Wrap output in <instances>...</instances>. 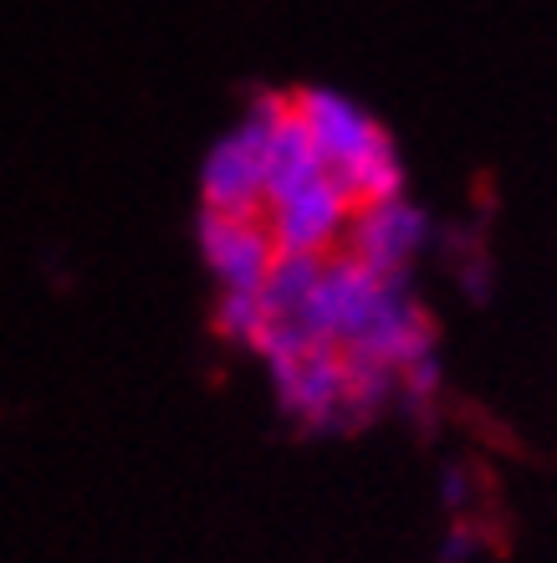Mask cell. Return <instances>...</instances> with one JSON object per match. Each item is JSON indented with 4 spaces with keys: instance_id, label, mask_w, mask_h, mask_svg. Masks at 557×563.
Returning a JSON list of instances; mask_svg holds the SVG:
<instances>
[{
    "instance_id": "cell-2",
    "label": "cell",
    "mask_w": 557,
    "mask_h": 563,
    "mask_svg": "<svg viewBox=\"0 0 557 563\" xmlns=\"http://www.w3.org/2000/svg\"><path fill=\"white\" fill-rule=\"evenodd\" d=\"M271 379L287 405V416L308 420V426H353L348 420V369H343V349L318 343L297 358H271Z\"/></svg>"
},
{
    "instance_id": "cell-6",
    "label": "cell",
    "mask_w": 557,
    "mask_h": 563,
    "mask_svg": "<svg viewBox=\"0 0 557 563\" xmlns=\"http://www.w3.org/2000/svg\"><path fill=\"white\" fill-rule=\"evenodd\" d=\"M323 262H327V256L277 252V262H271V272H266V282H261L266 312H271V318H292V312L312 297L318 277H323Z\"/></svg>"
},
{
    "instance_id": "cell-1",
    "label": "cell",
    "mask_w": 557,
    "mask_h": 563,
    "mask_svg": "<svg viewBox=\"0 0 557 563\" xmlns=\"http://www.w3.org/2000/svg\"><path fill=\"white\" fill-rule=\"evenodd\" d=\"M353 221V200L343 195L333 175H323L318 185L297 190L292 200L266 210V231L277 241V252H297V256H333L348 236Z\"/></svg>"
},
{
    "instance_id": "cell-5",
    "label": "cell",
    "mask_w": 557,
    "mask_h": 563,
    "mask_svg": "<svg viewBox=\"0 0 557 563\" xmlns=\"http://www.w3.org/2000/svg\"><path fill=\"white\" fill-rule=\"evenodd\" d=\"M200 246H205V262L225 292H261L266 272L277 262V241L266 221H231L215 210L200 216Z\"/></svg>"
},
{
    "instance_id": "cell-8",
    "label": "cell",
    "mask_w": 557,
    "mask_h": 563,
    "mask_svg": "<svg viewBox=\"0 0 557 563\" xmlns=\"http://www.w3.org/2000/svg\"><path fill=\"white\" fill-rule=\"evenodd\" d=\"M399 389L410 395L414 405H425L435 389H441V364H435V354H420V358H410L404 369H399Z\"/></svg>"
},
{
    "instance_id": "cell-3",
    "label": "cell",
    "mask_w": 557,
    "mask_h": 563,
    "mask_svg": "<svg viewBox=\"0 0 557 563\" xmlns=\"http://www.w3.org/2000/svg\"><path fill=\"white\" fill-rule=\"evenodd\" d=\"M430 241L425 210L410 206L404 195L379 200V206H358L343 236V252L358 256L364 267L383 272V277H404V267L414 262V252Z\"/></svg>"
},
{
    "instance_id": "cell-9",
    "label": "cell",
    "mask_w": 557,
    "mask_h": 563,
    "mask_svg": "<svg viewBox=\"0 0 557 563\" xmlns=\"http://www.w3.org/2000/svg\"><path fill=\"white\" fill-rule=\"evenodd\" d=\"M445 503H450V507L476 503V482H470L466 466H450V472H445Z\"/></svg>"
},
{
    "instance_id": "cell-7",
    "label": "cell",
    "mask_w": 557,
    "mask_h": 563,
    "mask_svg": "<svg viewBox=\"0 0 557 563\" xmlns=\"http://www.w3.org/2000/svg\"><path fill=\"white\" fill-rule=\"evenodd\" d=\"M266 318L271 312H266L261 292H221V302H215V333L231 343H256Z\"/></svg>"
},
{
    "instance_id": "cell-10",
    "label": "cell",
    "mask_w": 557,
    "mask_h": 563,
    "mask_svg": "<svg viewBox=\"0 0 557 563\" xmlns=\"http://www.w3.org/2000/svg\"><path fill=\"white\" fill-rule=\"evenodd\" d=\"M466 553H476V533H470V528H455V533L445 538V559H450V563H460V559H466Z\"/></svg>"
},
{
    "instance_id": "cell-4",
    "label": "cell",
    "mask_w": 557,
    "mask_h": 563,
    "mask_svg": "<svg viewBox=\"0 0 557 563\" xmlns=\"http://www.w3.org/2000/svg\"><path fill=\"white\" fill-rule=\"evenodd\" d=\"M292 103H297V113H302V123H308L318 154H323L327 175H337V169H348V164L368 159L374 148L389 144V134H383L358 103H348L343 92L308 88V92H297Z\"/></svg>"
}]
</instances>
